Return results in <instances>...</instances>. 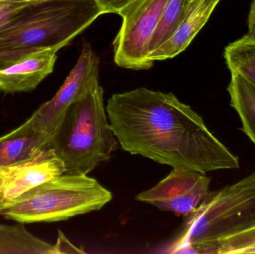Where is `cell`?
Wrapping results in <instances>:
<instances>
[{
	"label": "cell",
	"instance_id": "cell-6",
	"mask_svg": "<svg viewBox=\"0 0 255 254\" xmlns=\"http://www.w3.org/2000/svg\"><path fill=\"white\" fill-rule=\"evenodd\" d=\"M168 0H131L118 14L123 23L113 42L114 60L119 67L148 70L150 46L162 11Z\"/></svg>",
	"mask_w": 255,
	"mask_h": 254
},
{
	"label": "cell",
	"instance_id": "cell-13",
	"mask_svg": "<svg viewBox=\"0 0 255 254\" xmlns=\"http://www.w3.org/2000/svg\"><path fill=\"white\" fill-rule=\"evenodd\" d=\"M228 86L231 106L242 122L243 132L255 146V85L237 73H231Z\"/></svg>",
	"mask_w": 255,
	"mask_h": 254
},
{
	"label": "cell",
	"instance_id": "cell-7",
	"mask_svg": "<svg viewBox=\"0 0 255 254\" xmlns=\"http://www.w3.org/2000/svg\"><path fill=\"white\" fill-rule=\"evenodd\" d=\"M100 60L85 43L79 59L55 96L42 104L28 119L33 128L52 137L70 105L99 82Z\"/></svg>",
	"mask_w": 255,
	"mask_h": 254
},
{
	"label": "cell",
	"instance_id": "cell-5",
	"mask_svg": "<svg viewBox=\"0 0 255 254\" xmlns=\"http://www.w3.org/2000/svg\"><path fill=\"white\" fill-rule=\"evenodd\" d=\"M112 193L88 174H64L48 180L0 210V216L17 223L53 222L97 211Z\"/></svg>",
	"mask_w": 255,
	"mask_h": 254
},
{
	"label": "cell",
	"instance_id": "cell-1",
	"mask_svg": "<svg viewBox=\"0 0 255 254\" xmlns=\"http://www.w3.org/2000/svg\"><path fill=\"white\" fill-rule=\"evenodd\" d=\"M106 112L118 143L130 155L203 174L240 168L238 157L202 116L171 92L140 87L114 94Z\"/></svg>",
	"mask_w": 255,
	"mask_h": 254
},
{
	"label": "cell",
	"instance_id": "cell-3",
	"mask_svg": "<svg viewBox=\"0 0 255 254\" xmlns=\"http://www.w3.org/2000/svg\"><path fill=\"white\" fill-rule=\"evenodd\" d=\"M103 93L99 82L93 85L69 107L51 138V149L64 162L65 174H88L118 149Z\"/></svg>",
	"mask_w": 255,
	"mask_h": 254
},
{
	"label": "cell",
	"instance_id": "cell-2",
	"mask_svg": "<svg viewBox=\"0 0 255 254\" xmlns=\"http://www.w3.org/2000/svg\"><path fill=\"white\" fill-rule=\"evenodd\" d=\"M187 217L170 253L255 254V171L208 192Z\"/></svg>",
	"mask_w": 255,
	"mask_h": 254
},
{
	"label": "cell",
	"instance_id": "cell-4",
	"mask_svg": "<svg viewBox=\"0 0 255 254\" xmlns=\"http://www.w3.org/2000/svg\"><path fill=\"white\" fill-rule=\"evenodd\" d=\"M103 14L95 0H51L34 4L0 28V52L67 46Z\"/></svg>",
	"mask_w": 255,
	"mask_h": 254
},
{
	"label": "cell",
	"instance_id": "cell-10",
	"mask_svg": "<svg viewBox=\"0 0 255 254\" xmlns=\"http://www.w3.org/2000/svg\"><path fill=\"white\" fill-rule=\"evenodd\" d=\"M64 162L53 149L25 162L0 168V210L36 186L61 176Z\"/></svg>",
	"mask_w": 255,
	"mask_h": 254
},
{
	"label": "cell",
	"instance_id": "cell-14",
	"mask_svg": "<svg viewBox=\"0 0 255 254\" xmlns=\"http://www.w3.org/2000/svg\"><path fill=\"white\" fill-rule=\"evenodd\" d=\"M0 254H55V249L30 233L23 224H0Z\"/></svg>",
	"mask_w": 255,
	"mask_h": 254
},
{
	"label": "cell",
	"instance_id": "cell-18",
	"mask_svg": "<svg viewBox=\"0 0 255 254\" xmlns=\"http://www.w3.org/2000/svg\"><path fill=\"white\" fill-rule=\"evenodd\" d=\"M54 249L55 254H85L83 249H79L72 244L61 231H58V240L56 244L54 245Z\"/></svg>",
	"mask_w": 255,
	"mask_h": 254
},
{
	"label": "cell",
	"instance_id": "cell-11",
	"mask_svg": "<svg viewBox=\"0 0 255 254\" xmlns=\"http://www.w3.org/2000/svg\"><path fill=\"white\" fill-rule=\"evenodd\" d=\"M220 0H193L189 3L184 18L173 35L150 54V61L175 58L185 50L205 26Z\"/></svg>",
	"mask_w": 255,
	"mask_h": 254
},
{
	"label": "cell",
	"instance_id": "cell-19",
	"mask_svg": "<svg viewBox=\"0 0 255 254\" xmlns=\"http://www.w3.org/2000/svg\"><path fill=\"white\" fill-rule=\"evenodd\" d=\"M104 13H118L131 0H95Z\"/></svg>",
	"mask_w": 255,
	"mask_h": 254
},
{
	"label": "cell",
	"instance_id": "cell-20",
	"mask_svg": "<svg viewBox=\"0 0 255 254\" xmlns=\"http://www.w3.org/2000/svg\"><path fill=\"white\" fill-rule=\"evenodd\" d=\"M247 35L255 39V0H253L250 6L248 16V33Z\"/></svg>",
	"mask_w": 255,
	"mask_h": 254
},
{
	"label": "cell",
	"instance_id": "cell-17",
	"mask_svg": "<svg viewBox=\"0 0 255 254\" xmlns=\"http://www.w3.org/2000/svg\"><path fill=\"white\" fill-rule=\"evenodd\" d=\"M32 5L34 4L27 1H0V28Z\"/></svg>",
	"mask_w": 255,
	"mask_h": 254
},
{
	"label": "cell",
	"instance_id": "cell-22",
	"mask_svg": "<svg viewBox=\"0 0 255 254\" xmlns=\"http://www.w3.org/2000/svg\"><path fill=\"white\" fill-rule=\"evenodd\" d=\"M189 1H193V0H189Z\"/></svg>",
	"mask_w": 255,
	"mask_h": 254
},
{
	"label": "cell",
	"instance_id": "cell-21",
	"mask_svg": "<svg viewBox=\"0 0 255 254\" xmlns=\"http://www.w3.org/2000/svg\"><path fill=\"white\" fill-rule=\"evenodd\" d=\"M0 1H27V2L32 3L34 4H40L45 1H51V0H0Z\"/></svg>",
	"mask_w": 255,
	"mask_h": 254
},
{
	"label": "cell",
	"instance_id": "cell-12",
	"mask_svg": "<svg viewBox=\"0 0 255 254\" xmlns=\"http://www.w3.org/2000/svg\"><path fill=\"white\" fill-rule=\"evenodd\" d=\"M52 137L24 122L0 137V168L34 159L51 149Z\"/></svg>",
	"mask_w": 255,
	"mask_h": 254
},
{
	"label": "cell",
	"instance_id": "cell-15",
	"mask_svg": "<svg viewBox=\"0 0 255 254\" xmlns=\"http://www.w3.org/2000/svg\"><path fill=\"white\" fill-rule=\"evenodd\" d=\"M224 58L231 73L241 75L255 85V39L246 34L225 49Z\"/></svg>",
	"mask_w": 255,
	"mask_h": 254
},
{
	"label": "cell",
	"instance_id": "cell-8",
	"mask_svg": "<svg viewBox=\"0 0 255 254\" xmlns=\"http://www.w3.org/2000/svg\"><path fill=\"white\" fill-rule=\"evenodd\" d=\"M210 183L211 178L203 173L173 169L167 177L138 194L136 198L163 211L187 217L208 195Z\"/></svg>",
	"mask_w": 255,
	"mask_h": 254
},
{
	"label": "cell",
	"instance_id": "cell-16",
	"mask_svg": "<svg viewBox=\"0 0 255 254\" xmlns=\"http://www.w3.org/2000/svg\"><path fill=\"white\" fill-rule=\"evenodd\" d=\"M189 3V0H168L151 39L150 54L173 35L184 18Z\"/></svg>",
	"mask_w": 255,
	"mask_h": 254
},
{
	"label": "cell",
	"instance_id": "cell-9",
	"mask_svg": "<svg viewBox=\"0 0 255 254\" xmlns=\"http://www.w3.org/2000/svg\"><path fill=\"white\" fill-rule=\"evenodd\" d=\"M63 44L0 52V90L30 92L53 72Z\"/></svg>",
	"mask_w": 255,
	"mask_h": 254
}]
</instances>
